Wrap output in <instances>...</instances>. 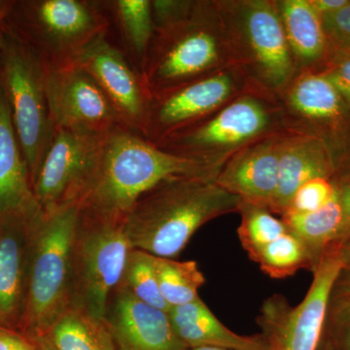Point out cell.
I'll use <instances>...</instances> for the list:
<instances>
[{"instance_id":"cell-35","label":"cell","mask_w":350,"mask_h":350,"mask_svg":"<svg viewBox=\"0 0 350 350\" xmlns=\"http://www.w3.org/2000/svg\"><path fill=\"white\" fill-rule=\"evenodd\" d=\"M0 350H36V345L19 332L0 327Z\"/></svg>"},{"instance_id":"cell-18","label":"cell","mask_w":350,"mask_h":350,"mask_svg":"<svg viewBox=\"0 0 350 350\" xmlns=\"http://www.w3.org/2000/svg\"><path fill=\"white\" fill-rule=\"evenodd\" d=\"M41 211L11 117L0 91V218H33Z\"/></svg>"},{"instance_id":"cell-29","label":"cell","mask_w":350,"mask_h":350,"mask_svg":"<svg viewBox=\"0 0 350 350\" xmlns=\"http://www.w3.org/2000/svg\"><path fill=\"white\" fill-rule=\"evenodd\" d=\"M238 213L241 214L239 239L247 254L289 231L282 219L276 218L266 207L241 202Z\"/></svg>"},{"instance_id":"cell-26","label":"cell","mask_w":350,"mask_h":350,"mask_svg":"<svg viewBox=\"0 0 350 350\" xmlns=\"http://www.w3.org/2000/svg\"><path fill=\"white\" fill-rule=\"evenodd\" d=\"M247 255L267 275L275 280L289 278L300 269L312 271L305 246L290 231Z\"/></svg>"},{"instance_id":"cell-32","label":"cell","mask_w":350,"mask_h":350,"mask_svg":"<svg viewBox=\"0 0 350 350\" xmlns=\"http://www.w3.org/2000/svg\"><path fill=\"white\" fill-rule=\"evenodd\" d=\"M350 105V53L331 49L323 68L319 71Z\"/></svg>"},{"instance_id":"cell-42","label":"cell","mask_w":350,"mask_h":350,"mask_svg":"<svg viewBox=\"0 0 350 350\" xmlns=\"http://www.w3.org/2000/svg\"><path fill=\"white\" fill-rule=\"evenodd\" d=\"M349 241H350V239H349ZM345 243H347V241H345ZM342 244H344V243H342Z\"/></svg>"},{"instance_id":"cell-27","label":"cell","mask_w":350,"mask_h":350,"mask_svg":"<svg viewBox=\"0 0 350 350\" xmlns=\"http://www.w3.org/2000/svg\"><path fill=\"white\" fill-rule=\"evenodd\" d=\"M322 338L337 350H350V271L344 268L331 287Z\"/></svg>"},{"instance_id":"cell-10","label":"cell","mask_w":350,"mask_h":350,"mask_svg":"<svg viewBox=\"0 0 350 350\" xmlns=\"http://www.w3.org/2000/svg\"><path fill=\"white\" fill-rule=\"evenodd\" d=\"M46 68L22 48L11 46L4 61L6 96L32 186L54 135L45 88Z\"/></svg>"},{"instance_id":"cell-15","label":"cell","mask_w":350,"mask_h":350,"mask_svg":"<svg viewBox=\"0 0 350 350\" xmlns=\"http://www.w3.org/2000/svg\"><path fill=\"white\" fill-rule=\"evenodd\" d=\"M105 322L116 350H189L169 312L138 300L123 283L113 292Z\"/></svg>"},{"instance_id":"cell-8","label":"cell","mask_w":350,"mask_h":350,"mask_svg":"<svg viewBox=\"0 0 350 350\" xmlns=\"http://www.w3.org/2000/svg\"><path fill=\"white\" fill-rule=\"evenodd\" d=\"M285 130L317 138L333 165L336 187L350 180V105L319 72H301L278 96Z\"/></svg>"},{"instance_id":"cell-13","label":"cell","mask_w":350,"mask_h":350,"mask_svg":"<svg viewBox=\"0 0 350 350\" xmlns=\"http://www.w3.org/2000/svg\"><path fill=\"white\" fill-rule=\"evenodd\" d=\"M101 135L55 128L33 181L41 209L77 200L93 167Z\"/></svg>"},{"instance_id":"cell-2","label":"cell","mask_w":350,"mask_h":350,"mask_svg":"<svg viewBox=\"0 0 350 350\" xmlns=\"http://www.w3.org/2000/svg\"><path fill=\"white\" fill-rule=\"evenodd\" d=\"M241 202L211 177H177L142 196L126 215L124 228L131 247L174 259L200 227L238 213Z\"/></svg>"},{"instance_id":"cell-6","label":"cell","mask_w":350,"mask_h":350,"mask_svg":"<svg viewBox=\"0 0 350 350\" xmlns=\"http://www.w3.org/2000/svg\"><path fill=\"white\" fill-rule=\"evenodd\" d=\"M234 61L257 89L278 98L298 75L275 0H218Z\"/></svg>"},{"instance_id":"cell-20","label":"cell","mask_w":350,"mask_h":350,"mask_svg":"<svg viewBox=\"0 0 350 350\" xmlns=\"http://www.w3.org/2000/svg\"><path fill=\"white\" fill-rule=\"evenodd\" d=\"M36 15L52 49L64 55L66 64L103 32L100 16L79 0H44L36 5Z\"/></svg>"},{"instance_id":"cell-12","label":"cell","mask_w":350,"mask_h":350,"mask_svg":"<svg viewBox=\"0 0 350 350\" xmlns=\"http://www.w3.org/2000/svg\"><path fill=\"white\" fill-rule=\"evenodd\" d=\"M45 88L55 128L100 135L123 126L98 83L75 63L46 68Z\"/></svg>"},{"instance_id":"cell-33","label":"cell","mask_w":350,"mask_h":350,"mask_svg":"<svg viewBox=\"0 0 350 350\" xmlns=\"http://www.w3.org/2000/svg\"><path fill=\"white\" fill-rule=\"evenodd\" d=\"M321 19L332 49L350 53V0L344 8Z\"/></svg>"},{"instance_id":"cell-1","label":"cell","mask_w":350,"mask_h":350,"mask_svg":"<svg viewBox=\"0 0 350 350\" xmlns=\"http://www.w3.org/2000/svg\"><path fill=\"white\" fill-rule=\"evenodd\" d=\"M218 172L117 126L101 135L93 167L76 200L82 215L124 222L137 200L159 184L184 176L215 180Z\"/></svg>"},{"instance_id":"cell-23","label":"cell","mask_w":350,"mask_h":350,"mask_svg":"<svg viewBox=\"0 0 350 350\" xmlns=\"http://www.w3.org/2000/svg\"><path fill=\"white\" fill-rule=\"evenodd\" d=\"M288 230L300 239L310 257L314 273L329 251L335 248L342 227V209L337 194L325 206L300 214L282 216Z\"/></svg>"},{"instance_id":"cell-4","label":"cell","mask_w":350,"mask_h":350,"mask_svg":"<svg viewBox=\"0 0 350 350\" xmlns=\"http://www.w3.org/2000/svg\"><path fill=\"white\" fill-rule=\"evenodd\" d=\"M155 31L144 80L151 98L238 66L215 1H195L185 18Z\"/></svg>"},{"instance_id":"cell-17","label":"cell","mask_w":350,"mask_h":350,"mask_svg":"<svg viewBox=\"0 0 350 350\" xmlns=\"http://www.w3.org/2000/svg\"><path fill=\"white\" fill-rule=\"evenodd\" d=\"M36 216L0 218V327L19 333L27 304L32 227Z\"/></svg>"},{"instance_id":"cell-38","label":"cell","mask_w":350,"mask_h":350,"mask_svg":"<svg viewBox=\"0 0 350 350\" xmlns=\"http://www.w3.org/2000/svg\"><path fill=\"white\" fill-rule=\"evenodd\" d=\"M32 342L36 345V350H54L53 347H51L48 340H46V338L40 337L38 338H34L32 340Z\"/></svg>"},{"instance_id":"cell-28","label":"cell","mask_w":350,"mask_h":350,"mask_svg":"<svg viewBox=\"0 0 350 350\" xmlns=\"http://www.w3.org/2000/svg\"><path fill=\"white\" fill-rule=\"evenodd\" d=\"M154 255L131 250L122 282L138 300L169 312L170 306L161 294L157 278Z\"/></svg>"},{"instance_id":"cell-39","label":"cell","mask_w":350,"mask_h":350,"mask_svg":"<svg viewBox=\"0 0 350 350\" xmlns=\"http://www.w3.org/2000/svg\"><path fill=\"white\" fill-rule=\"evenodd\" d=\"M317 350H337L335 347H332L329 342H327L325 340L321 338V342H320L319 349Z\"/></svg>"},{"instance_id":"cell-43","label":"cell","mask_w":350,"mask_h":350,"mask_svg":"<svg viewBox=\"0 0 350 350\" xmlns=\"http://www.w3.org/2000/svg\"></svg>"},{"instance_id":"cell-11","label":"cell","mask_w":350,"mask_h":350,"mask_svg":"<svg viewBox=\"0 0 350 350\" xmlns=\"http://www.w3.org/2000/svg\"><path fill=\"white\" fill-rule=\"evenodd\" d=\"M250 91L261 90L250 81L241 66H232L152 96L146 135L160 142Z\"/></svg>"},{"instance_id":"cell-14","label":"cell","mask_w":350,"mask_h":350,"mask_svg":"<svg viewBox=\"0 0 350 350\" xmlns=\"http://www.w3.org/2000/svg\"><path fill=\"white\" fill-rule=\"evenodd\" d=\"M72 63L85 69L107 94L122 125L147 135L151 96L125 57L98 34L85 46Z\"/></svg>"},{"instance_id":"cell-5","label":"cell","mask_w":350,"mask_h":350,"mask_svg":"<svg viewBox=\"0 0 350 350\" xmlns=\"http://www.w3.org/2000/svg\"><path fill=\"white\" fill-rule=\"evenodd\" d=\"M284 130L278 98L262 91H250L206 118L154 144L220 172L237 152Z\"/></svg>"},{"instance_id":"cell-3","label":"cell","mask_w":350,"mask_h":350,"mask_svg":"<svg viewBox=\"0 0 350 350\" xmlns=\"http://www.w3.org/2000/svg\"><path fill=\"white\" fill-rule=\"evenodd\" d=\"M79 219L75 200L41 209L34 220L21 330L31 340L45 336L70 308L72 248Z\"/></svg>"},{"instance_id":"cell-36","label":"cell","mask_w":350,"mask_h":350,"mask_svg":"<svg viewBox=\"0 0 350 350\" xmlns=\"http://www.w3.org/2000/svg\"><path fill=\"white\" fill-rule=\"evenodd\" d=\"M317 13L321 17L338 12L349 4V0H310Z\"/></svg>"},{"instance_id":"cell-19","label":"cell","mask_w":350,"mask_h":350,"mask_svg":"<svg viewBox=\"0 0 350 350\" xmlns=\"http://www.w3.org/2000/svg\"><path fill=\"white\" fill-rule=\"evenodd\" d=\"M330 156L317 138L286 130L280 153L278 187L269 211L282 216L299 188L315 178L333 179Z\"/></svg>"},{"instance_id":"cell-41","label":"cell","mask_w":350,"mask_h":350,"mask_svg":"<svg viewBox=\"0 0 350 350\" xmlns=\"http://www.w3.org/2000/svg\"><path fill=\"white\" fill-rule=\"evenodd\" d=\"M0 9H1V1H0Z\"/></svg>"},{"instance_id":"cell-40","label":"cell","mask_w":350,"mask_h":350,"mask_svg":"<svg viewBox=\"0 0 350 350\" xmlns=\"http://www.w3.org/2000/svg\"><path fill=\"white\" fill-rule=\"evenodd\" d=\"M189 350H229L223 349H216V347H198V349H192Z\"/></svg>"},{"instance_id":"cell-16","label":"cell","mask_w":350,"mask_h":350,"mask_svg":"<svg viewBox=\"0 0 350 350\" xmlns=\"http://www.w3.org/2000/svg\"><path fill=\"white\" fill-rule=\"evenodd\" d=\"M285 133L286 130L273 133L237 152L216 175L215 183L243 202L269 211L278 187Z\"/></svg>"},{"instance_id":"cell-37","label":"cell","mask_w":350,"mask_h":350,"mask_svg":"<svg viewBox=\"0 0 350 350\" xmlns=\"http://www.w3.org/2000/svg\"><path fill=\"white\" fill-rule=\"evenodd\" d=\"M337 251L338 257L342 261V268L350 271V241H347L338 248Z\"/></svg>"},{"instance_id":"cell-34","label":"cell","mask_w":350,"mask_h":350,"mask_svg":"<svg viewBox=\"0 0 350 350\" xmlns=\"http://www.w3.org/2000/svg\"><path fill=\"white\" fill-rule=\"evenodd\" d=\"M337 189L338 202L342 209V227L337 244L333 250H337L342 243L350 239V180Z\"/></svg>"},{"instance_id":"cell-7","label":"cell","mask_w":350,"mask_h":350,"mask_svg":"<svg viewBox=\"0 0 350 350\" xmlns=\"http://www.w3.org/2000/svg\"><path fill=\"white\" fill-rule=\"evenodd\" d=\"M131 250L124 222L80 213L72 248L70 308L105 321Z\"/></svg>"},{"instance_id":"cell-24","label":"cell","mask_w":350,"mask_h":350,"mask_svg":"<svg viewBox=\"0 0 350 350\" xmlns=\"http://www.w3.org/2000/svg\"><path fill=\"white\" fill-rule=\"evenodd\" d=\"M54 350H116L107 322L69 308L43 336Z\"/></svg>"},{"instance_id":"cell-25","label":"cell","mask_w":350,"mask_h":350,"mask_svg":"<svg viewBox=\"0 0 350 350\" xmlns=\"http://www.w3.org/2000/svg\"><path fill=\"white\" fill-rule=\"evenodd\" d=\"M155 269L161 294L170 308L200 298L198 293L206 278L197 262L156 257Z\"/></svg>"},{"instance_id":"cell-30","label":"cell","mask_w":350,"mask_h":350,"mask_svg":"<svg viewBox=\"0 0 350 350\" xmlns=\"http://www.w3.org/2000/svg\"><path fill=\"white\" fill-rule=\"evenodd\" d=\"M115 6L126 41L133 52L144 59L154 36L151 1L118 0Z\"/></svg>"},{"instance_id":"cell-22","label":"cell","mask_w":350,"mask_h":350,"mask_svg":"<svg viewBox=\"0 0 350 350\" xmlns=\"http://www.w3.org/2000/svg\"><path fill=\"white\" fill-rule=\"evenodd\" d=\"M298 75L319 72L331 53L321 16L310 0H275Z\"/></svg>"},{"instance_id":"cell-31","label":"cell","mask_w":350,"mask_h":350,"mask_svg":"<svg viewBox=\"0 0 350 350\" xmlns=\"http://www.w3.org/2000/svg\"><path fill=\"white\" fill-rule=\"evenodd\" d=\"M336 194L337 187L330 179H312L299 188L284 214L308 213L319 211L328 204Z\"/></svg>"},{"instance_id":"cell-21","label":"cell","mask_w":350,"mask_h":350,"mask_svg":"<svg viewBox=\"0 0 350 350\" xmlns=\"http://www.w3.org/2000/svg\"><path fill=\"white\" fill-rule=\"evenodd\" d=\"M177 338L189 349L216 347L229 350H267L261 334L239 335L230 330L199 298L169 312Z\"/></svg>"},{"instance_id":"cell-9","label":"cell","mask_w":350,"mask_h":350,"mask_svg":"<svg viewBox=\"0 0 350 350\" xmlns=\"http://www.w3.org/2000/svg\"><path fill=\"white\" fill-rule=\"evenodd\" d=\"M342 268L337 251H329L313 273L303 301L292 306L275 294L264 301L257 317L267 350H317L323 335L327 301Z\"/></svg>"}]
</instances>
